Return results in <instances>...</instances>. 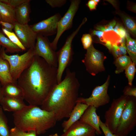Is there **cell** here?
Wrapping results in <instances>:
<instances>
[{"mask_svg": "<svg viewBox=\"0 0 136 136\" xmlns=\"http://www.w3.org/2000/svg\"><path fill=\"white\" fill-rule=\"evenodd\" d=\"M57 68L35 55L30 65L21 74L17 83L23 98L29 105L41 106L52 89L58 83Z\"/></svg>", "mask_w": 136, "mask_h": 136, "instance_id": "1", "label": "cell"}, {"mask_svg": "<svg viewBox=\"0 0 136 136\" xmlns=\"http://www.w3.org/2000/svg\"><path fill=\"white\" fill-rule=\"evenodd\" d=\"M64 79L51 90L41 106L53 112L57 121L69 118L78 97L80 84L75 72L67 68Z\"/></svg>", "mask_w": 136, "mask_h": 136, "instance_id": "2", "label": "cell"}, {"mask_svg": "<svg viewBox=\"0 0 136 136\" xmlns=\"http://www.w3.org/2000/svg\"><path fill=\"white\" fill-rule=\"evenodd\" d=\"M13 115L15 126L25 132L34 131L38 135L45 133L57 121L53 112L30 105L13 113Z\"/></svg>", "mask_w": 136, "mask_h": 136, "instance_id": "3", "label": "cell"}, {"mask_svg": "<svg viewBox=\"0 0 136 136\" xmlns=\"http://www.w3.org/2000/svg\"><path fill=\"white\" fill-rule=\"evenodd\" d=\"M0 54L4 59L9 62L11 75L15 81H17L22 73L30 65L36 55L35 48L28 50L22 55L17 54L9 55L5 52V48L3 47Z\"/></svg>", "mask_w": 136, "mask_h": 136, "instance_id": "4", "label": "cell"}, {"mask_svg": "<svg viewBox=\"0 0 136 136\" xmlns=\"http://www.w3.org/2000/svg\"><path fill=\"white\" fill-rule=\"evenodd\" d=\"M87 20L86 18L84 19L77 28L68 37L62 47L56 52L58 62L57 76L58 83L62 81V78L64 70L70 65L73 60L74 54L72 44L73 40Z\"/></svg>", "mask_w": 136, "mask_h": 136, "instance_id": "5", "label": "cell"}, {"mask_svg": "<svg viewBox=\"0 0 136 136\" xmlns=\"http://www.w3.org/2000/svg\"><path fill=\"white\" fill-rule=\"evenodd\" d=\"M136 126V97H130L114 134L117 136H127L133 130Z\"/></svg>", "mask_w": 136, "mask_h": 136, "instance_id": "6", "label": "cell"}, {"mask_svg": "<svg viewBox=\"0 0 136 136\" xmlns=\"http://www.w3.org/2000/svg\"><path fill=\"white\" fill-rule=\"evenodd\" d=\"M129 97L124 95L114 100L105 113V123L113 134L116 132L122 114Z\"/></svg>", "mask_w": 136, "mask_h": 136, "instance_id": "7", "label": "cell"}, {"mask_svg": "<svg viewBox=\"0 0 136 136\" xmlns=\"http://www.w3.org/2000/svg\"><path fill=\"white\" fill-rule=\"evenodd\" d=\"M70 1L71 4L68 10L58 23L56 36L50 43L51 48L55 51L57 50V44L62 34L72 27L73 19L81 2L79 0H71Z\"/></svg>", "mask_w": 136, "mask_h": 136, "instance_id": "8", "label": "cell"}, {"mask_svg": "<svg viewBox=\"0 0 136 136\" xmlns=\"http://www.w3.org/2000/svg\"><path fill=\"white\" fill-rule=\"evenodd\" d=\"M110 80V77L109 76L103 84L94 88L90 97L87 98L79 97L77 102H81L88 106L93 107L96 109L108 104L110 101V97L108 91Z\"/></svg>", "mask_w": 136, "mask_h": 136, "instance_id": "9", "label": "cell"}, {"mask_svg": "<svg viewBox=\"0 0 136 136\" xmlns=\"http://www.w3.org/2000/svg\"><path fill=\"white\" fill-rule=\"evenodd\" d=\"M50 43L47 37L37 35L35 47V54L44 59L50 65L57 68L56 52L52 48Z\"/></svg>", "mask_w": 136, "mask_h": 136, "instance_id": "10", "label": "cell"}, {"mask_svg": "<svg viewBox=\"0 0 136 136\" xmlns=\"http://www.w3.org/2000/svg\"><path fill=\"white\" fill-rule=\"evenodd\" d=\"M86 50L85 58L82 61L88 72L95 76L98 73L105 71V57L103 54L96 49L92 44Z\"/></svg>", "mask_w": 136, "mask_h": 136, "instance_id": "11", "label": "cell"}, {"mask_svg": "<svg viewBox=\"0 0 136 136\" xmlns=\"http://www.w3.org/2000/svg\"><path fill=\"white\" fill-rule=\"evenodd\" d=\"M61 18L60 14L57 13L30 26L37 35L47 37L56 34L58 23Z\"/></svg>", "mask_w": 136, "mask_h": 136, "instance_id": "12", "label": "cell"}, {"mask_svg": "<svg viewBox=\"0 0 136 136\" xmlns=\"http://www.w3.org/2000/svg\"><path fill=\"white\" fill-rule=\"evenodd\" d=\"M14 30L15 33L26 50L35 48L37 34L30 25L17 22L14 24Z\"/></svg>", "mask_w": 136, "mask_h": 136, "instance_id": "13", "label": "cell"}, {"mask_svg": "<svg viewBox=\"0 0 136 136\" xmlns=\"http://www.w3.org/2000/svg\"><path fill=\"white\" fill-rule=\"evenodd\" d=\"M94 129L87 123L79 120L73 124L60 136H95Z\"/></svg>", "mask_w": 136, "mask_h": 136, "instance_id": "14", "label": "cell"}, {"mask_svg": "<svg viewBox=\"0 0 136 136\" xmlns=\"http://www.w3.org/2000/svg\"><path fill=\"white\" fill-rule=\"evenodd\" d=\"M97 109L92 106H88L79 120L89 125L95 130L96 132L101 134L102 132L99 126V116L96 113Z\"/></svg>", "mask_w": 136, "mask_h": 136, "instance_id": "15", "label": "cell"}, {"mask_svg": "<svg viewBox=\"0 0 136 136\" xmlns=\"http://www.w3.org/2000/svg\"><path fill=\"white\" fill-rule=\"evenodd\" d=\"M88 107L80 102H77L71 112L69 119L64 121L62 124L63 132L73 124L79 120L85 111Z\"/></svg>", "mask_w": 136, "mask_h": 136, "instance_id": "16", "label": "cell"}, {"mask_svg": "<svg viewBox=\"0 0 136 136\" xmlns=\"http://www.w3.org/2000/svg\"><path fill=\"white\" fill-rule=\"evenodd\" d=\"M23 98L4 97L0 101V104L4 110L13 113L22 110L26 106Z\"/></svg>", "mask_w": 136, "mask_h": 136, "instance_id": "17", "label": "cell"}, {"mask_svg": "<svg viewBox=\"0 0 136 136\" xmlns=\"http://www.w3.org/2000/svg\"><path fill=\"white\" fill-rule=\"evenodd\" d=\"M30 1L27 0L25 2L15 8L17 22L20 24H28L30 21Z\"/></svg>", "mask_w": 136, "mask_h": 136, "instance_id": "18", "label": "cell"}, {"mask_svg": "<svg viewBox=\"0 0 136 136\" xmlns=\"http://www.w3.org/2000/svg\"><path fill=\"white\" fill-rule=\"evenodd\" d=\"M0 16L1 21L15 24L17 22L15 8L0 0Z\"/></svg>", "mask_w": 136, "mask_h": 136, "instance_id": "19", "label": "cell"}, {"mask_svg": "<svg viewBox=\"0 0 136 136\" xmlns=\"http://www.w3.org/2000/svg\"><path fill=\"white\" fill-rule=\"evenodd\" d=\"M2 88L4 97L24 99L23 91L17 81L7 83Z\"/></svg>", "mask_w": 136, "mask_h": 136, "instance_id": "20", "label": "cell"}, {"mask_svg": "<svg viewBox=\"0 0 136 136\" xmlns=\"http://www.w3.org/2000/svg\"><path fill=\"white\" fill-rule=\"evenodd\" d=\"M15 82L11 74L10 64L0 54V82L2 86L10 83Z\"/></svg>", "mask_w": 136, "mask_h": 136, "instance_id": "21", "label": "cell"}, {"mask_svg": "<svg viewBox=\"0 0 136 136\" xmlns=\"http://www.w3.org/2000/svg\"><path fill=\"white\" fill-rule=\"evenodd\" d=\"M0 45L6 48L5 51L6 53H18L23 51L21 49L12 43L0 31Z\"/></svg>", "mask_w": 136, "mask_h": 136, "instance_id": "22", "label": "cell"}, {"mask_svg": "<svg viewBox=\"0 0 136 136\" xmlns=\"http://www.w3.org/2000/svg\"><path fill=\"white\" fill-rule=\"evenodd\" d=\"M126 46L127 52L132 61L136 63V41L131 38L126 32L125 35Z\"/></svg>", "mask_w": 136, "mask_h": 136, "instance_id": "23", "label": "cell"}, {"mask_svg": "<svg viewBox=\"0 0 136 136\" xmlns=\"http://www.w3.org/2000/svg\"><path fill=\"white\" fill-rule=\"evenodd\" d=\"M131 62L130 57L126 55L116 58L115 61V64L116 67L115 73L118 74L123 72Z\"/></svg>", "mask_w": 136, "mask_h": 136, "instance_id": "24", "label": "cell"}, {"mask_svg": "<svg viewBox=\"0 0 136 136\" xmlns=\"http://www.w3.org/2000/svg\"><path fill=\"white\" fill-rule=\"evenodd\" d=\"M10 130L7 118L0 106V136H9Z\"/></svg>", "mask_w": 136, "mask_h": 136, "instance_id": "25", "label": "cell"}, {"mask_svg": "<svg viewBox=\"0 0 136 136\" xmlns=\"http://www.w3.org/2000/svg\"><path fill=\"white\" fill-rule=\"evenodd\" d=\"M126 29L134 35L136 34V24L133 20L124 14L118 13Z\"/></svg>", "mask_w": 136, "mask_h": 136, "instance_id": "26", "label": "cell"}, {"mask_svg": "<svg viewBox=\"0 0 136 136\" xmlns=\"http://www.w3.org/2000/svg\"><path fill=\"white\" fill-rule=\"evenodd\" d=\"M120 43L119 45L116 43L112 45L111 51L116 58L122 55H126L127 53L126 43Z\"/></svg>", "mask_w": 136, "mask_h": 136, "instance_id": "27", "label": "cell"}, {"mask_svg": "<svg viewBox=\"0 0 136 136\" xmlns=\"http://www.w3.org/2000/svg\"><path fill=\"white\" fill-rule=\"evenodd\" d=\"M2 30L4 34L12 43L19 47L23 51L26 50L14 32L9 31L3 28H2Z\"/></svg>", "mask_w": 136, "mask_h": 136, "instance_id": "28", "label": "cell"}, {"mask_svg": "<svg viewBox=\"0 0 136 136\" xmlns=\"http://www.w3.org/2000/svg\"><path fill=\"white\" fill-rule=\"evenodd\" d=\"M135 63L131 62L125 69V74L128 81V84L130 86L132 82L136 72Z\"/></svg>", "mask_w": 136, "mask_h": 136, "instance_id": "29", "label": "cell"}, {"mask_svg": "<svg viewBox=\"0 0 136 136\" xmlns=\"http://www.w3.org/2000/svg\"><path fill=\"white\" fill-rule=\"evenodd\" d=\"M37 135L34 131L25 132L15 126L10 129L9 136H37Z\"/></svg>", "mask_w": 136, "mask_h": 136, "instance_id": "30", "label": "cell"}, {"mask_svg": "<svg viewBox=\"0 0 136 136\" xmlns=\"http://www.w3.org/2000/svg\"><path fill=\"white\" fill-rule=\"evenodd\" d=\"M81 41L84 49L87 50L92 44V36L89 34H83L81 38Z\"/></svg>", "mask_w": 136, "mask_h": 136, "instance_id": "31", "label": "cell"}, {"mask_svg": "<svg viewBox=\"0 0 136 136\" xmlns=\"http://www.w3.org/2000/svg\"><path fill=\"white\" fill-rule=\"evenodd\" d=\"M116 24V21L113 20L106 25H98L96 27V29L98 30L105 31L113 30Z\"/></svg>", "mask_w": 136, "mask_h": 136, "instance_id": "32", "label": "cell"}, {"mask_svg": "<svg viewBox=\"0 0 136 136\" xmlns=\"http://www.w3.org/2000/svg\"><path fill=\"white\" fill-rule=\"evenodd\" d=\"M45 2L52 8L60 7L66 3V0H46Z\"/></svg>", "mask_w": 136, "mask_h": 136, "instance_id": "33", "label": "cell"}, {"mask_svg": "<svg viewBox=\"0 0 136 136\" xmlns=\"http://www.w3.org/2000/svg\"><path fill=\"white\" fill-rule=\"evenodd\" d=\"M116 32L121 38H126V31L123 27L120 24L117 23L114 28L113 30Z\"/></svg>", "mask_w": 136, "mask_h": 136, "instance_id": "34", "label": "cell"}, {"mask_svg": "<svg viewBox=\"0 0 136 136\" xmlns=\"http://www.w3.org/2000/svg\"><path fill=\"white\" fill-rule=\"evenodd\" d=\"M3 2L8 4L15 8L27 0H1Z\"/></svg>", "mask_w": 136, "mask_h": 136, "instance_id": "35", "label": "cell"}, {"mask_svg": "<svg viewBox=\"0 0 136 136\" xmlns=\"http://www.w3.org/2000/svg\"><path fill=\"white\" fill-rule=\"evenodd\" d=\"M99 126L105 136H113L114 134L111 132L105 123L103 122L101 119L99 121Z\"/></svg>", "mask_w": 136, "mask_h": 136, "instance_id": "36", "label": "cell"}, {"mask_svg": "<svg viewBox=\"0 0 136 136\" xmlns=\"http://www.w3.org/2000/svg\"><path fill=\"white\" fill-rule=\"evenodd\" d=\"M124 95L129 97H136V88L135 87H127L123 90Z\"/></svg>", "mask_w": 136, "mask_h": 136, "instance_id": "37", "label": "cell"}, {"mask_svg": "<svg viewBox=\"0 0 136 136\" xmlns=\"http://www.w3.org/2000/svg\"><path fill=\"white\" fill-rule=\"evenodd\" d=\"M0 25L2 26L3 28L11 32L13 31L14 27V24L1 20H0Z\"/></svg>", "mask_w": 136, "mask_h": 136, "instance_id": "38", "label": "cell"}, {"mask_svg": "<svg viewBox=\"0 0 136 136\" xmlns=\"http://www.w3.org/2000/svg\"><path fill=\"white\" fill-rule=\"evenodd\" d=\"M103 34L104 32L102 31L94 30L91 31L90 35L91 36H97L100 41H103L102 39H103Z\"/></svg>", "mask_w": 136, "mask_h": 136, "instance_id": "39", "label": "cell"}, {"mask_svg": "<svg viewBox=\"0 0 136 136\" xmlns=\"http://www.w3.org/2000/svg\"><path fill=\"white\" fill-rule=\"evenodd\" d=\"M97 4L94 0H90L88 1L86 5L90 10L92 11L96 9Z\"/></svg>", "mask_w": 136, "mask_h": 136, "instance_id": "40", "label": "cell"}, {"mask_svg": "<svg viewBox=\"0 0 136 136\" xmlns=\"http://www.w3.org/2000/svg\"><path fill=\"white\" fill-rule=\"evenodd\" d=\"M105 44V45L107 47V48L110 51H111L112 45L111 42L109 41H106Z\"/></svg>", "mask_w": 136, "mask_h": 136, "instance_id": "41", "label": "cell"}, {"mask_svg": "<svg viewBox=\"0 0 136 136\" xmlns=\"http://www.w3.org/2000/svg\"><path fill=\"white\" fill-rule=\"evenodd\" d=\"M2 86L0 82V101L4 97L2 92Z\"/></svg>", "mask_w": 136, "mask_h": 136, "instance_id": "42", "label": "cell"}, {"mask_svg": "<svg viewBox=\"0 0 136 136\" xmlns=\"http://www.w3.org/2000/svg\"><path fill=\"white\" fill-rule=\"evenodd\" d=\"M49 136H60L57 133H55L54 134H51Z\"/></svg>", "mask_w": 136, "mask_h": 136, "instance_id": "43", "label": "cell"}, {"mask_svg": "<svg viewBox=\"0 0 136 136\" xmlns=\"http://www.w3.org/2000/svg\"><path fill=\"white\" fill-rule=\"evenodd\" d=\"M94 1L97 3H98L100 1L99 0H94Z\"/></svg>", "mask_w": 136, "mask_h": 136, "instance_id": "44", "label": "cell"}, {"mask_svg": "<svg viewBox=\"0 0 136 136\" xmlns=\"http://www.w3.org/2000/svg\"><path fill=\"white\" fill-rule=\"evenodd\" d=\"M2 46L0 45V54L1 52V50L2 47Z\"/></svg>", "mask_w": 136, "mask_h": 136, "instance_id": "45", "label": "cell"}, {"mask_svg": "<svg viewBox=\"0 0 136 136\" xmlns=\"http://www.w3.org/2000/svg\"><path fill=\"white\" fill-rule=\"evenodd\" d=\"M113 136H117V135H116L115 134H114V135Z\"/></svg>", "mask_w": 136, "mask_h": 136, "instance_id": "46", "label": "cell"}, {"mask_svg": "<svg viewBox=\"0 0 136 136\" xmlns=\"http://www.w3.org/2000/svg\"><path fill=\"white\" fill-rule=\"evenodd\" d=\"M0 20H1V18L0 16Z\"/></svg>", "mask_w": 136, "mask_h": 136, "instance_id": "47", "label": "cell"}, {"mask_svg": "<svg viewBox=\"0 0 136 136\" xmlns=\"http://www.w3.org/2000/svg\"></svg>", "mask_w": 136, "mask_h": 136, "instance_id": "48", "label": "cell"}]
</instances>
